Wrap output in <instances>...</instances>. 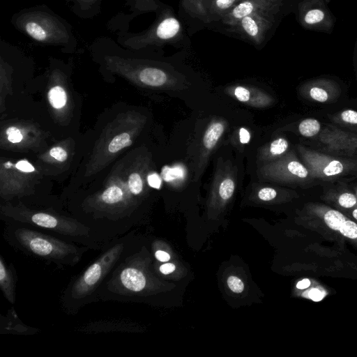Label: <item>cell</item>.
Here are the masks:
<instances>
[{
    "label": "cell",
    "mask_w": 357,
    "mask_h": 357,
    "mask_svg": "<svg viewBox=\"0 0 357 357\" xmlns=\"http://www.w3.org/2000/svg\"><path fill=\"white\" fill-rule=\"evenodd\" d=\"M278 192L275 189L271 187H264L258 191L257 195L259 199L262 201H271L276 197Z\"/></svg>",
    "instance_id": "30"
},
{
    "label": "cell",
    "mask_w": 357,
    "mask_h": 357,
    "mask_svg": "<svg viewBox=\"0 0 357 357\" xmlns=\"http://www.w3.org/2000/svg\"><path fill=\"white\" fill-rule=\"evenodd\" d=\"M321 123L314 118L302 120L298 125V132L306 138L313 139L319 132Z\"/></svg>",
    "instance_id": "25"
},
{
    "label": "cell",
    "mask_w": 357,
    "mask_h": 357,
    "mask_svg": "<svg viewBox=\"0 0 357 357\" xmlns=\"http://www.w3.org/2000/svg\"><path fill=\"white\" fill-rule=\"evenodd\" d=\"M329 206L342 211L357 207V196L348 190H330L322 198Z\"/></svg>",
    "instance_id": "18"
},
{
    "label": "cell",
    "mask_w": 357,
    "mask_h": 357,
    "mask_svg": "<svg viewBox=\"0 0 357 357\" xmlns=\"http://www.w3.org/2000/svg\"><path fill=\"white\" fill-rule=\"evenodd\" d=\"M304 98L319 103H330L336 100L341 94L337 82L328 77H319L304 82L299 89Z\"/></svg>",
    "instance_id": "13"
},
{
    "label": "cell",
    "mask_w": 357,
    "mask_h": 357,
    "mask_svg": "<svg viewBox=\"0 0 357 357\" xmlns=\"http://www.w3.org/2000/svg\"><path fill=\"white\" fill-rule=\"evenodd\" d=\"M175 268L176 267L174 264L172 263H166L160 266V271L165 275H167L172 273Z\"/></svg>",
    "instance_id": "38"
},
{
    "label": "cell",
    "mask_w": 357,
    "mask_h": 357,
    "mask_svg": "<svg viewBox=\"0 0 357 357\" xmlns=\"http://www.w3.org/2000/svg\"><path fill=\"white\" fill-rule=\"evenodd\" d=\"M257 174L263 180L282 183H302L312 179L307 168L293 151L263 164Z\"/></svg>",
    "instance_id": "7"
},
{
    "label": "cell",
    "mask_w": 357,
    "mask_h": 357,
    "mask_svg": "<svg viewBox=\"0 0 357 357\" xmlns=\"http://www.w3.org/2000/svg\"><path fill=\"white\" fill-rule=\"evenodd\" d=\"M239 139L241 144H248L250 139V134L245 128L239 129Z\"/></svg>",
    "instance_id": "37"
},
{
    "label": "cell",
    "mask_w": 357,
    "mask_h": 357,
    "mask_svg": "<svg viewBox=\"0 0 357 357\" xmlns=\"http://www.w3.org/2000/svg\"><path fill=\"white\" fill-rule=\"evenodd\" d=\"M70 11L82 20L93 19L101 13L102 0H65Z\"/></svg>",
    "instance_id": "19"
},
{
    "label": "cell",
    "mask_w": 357,
    "mask_h": 357,
    "mask_svg": "<svg viewBox=\"0 0 357 357\" xmlns=\"http://www.w3.org/2000/svg\"><path fill=\"white\" fill-rule=\"evenodd\" d=\"M277 15L256 13L241 19L231 28L255 44H260L272 27Z\"/></svg>",
    "instance_id": "12"
},
{
    "label": "cell",
    "mask_w": 357,
    "mask_h": 357,
    "mask_svg": "<svg viewBox=\"0 0 357 357\" xmlns=\"http://www.w3.org/2000/svg\"><path fill=\"white\" fill-rule=\"evenodd\" d=\"M354 57H355L356 76V78H357V40H356V46H355V55H354Z\"/></svg>",
    "instance_id": "41"
},
{
    "label": "cell",
    "mask_w": 357,
    "mask_h": 357,
    "mask_svg": "<svg viewBox=\"0 0 357 357\" xmlns=\"http://www.w3.org/2000/svg\"><path fill=\"white\" fill-rule=\"evenodd\" d=\"M131 144L132 141L130 139V135L123 132L114 137L109 144L108 149L111 153H116Z\"/></svg>",
    "instance_id": "28"
},
{
    "label": "cell",
    "mask_w": 357,
    "mask_h": 357,
    "mask_svg": "<svg viewBox=\"0 0 357 357\" xmlns=\"http://www.w3.org/2000/svg\"><path fill=\"white\" fill-rule=\"evenodd\" d=\"M123 192L117 186H112L105 190L102 194V200L107 204H114L123 199Z\"/></svg>",
    "instance_id": "27"
},
{
    "label": "cell",
    "mask_w": 357,
    "mask_h": 357,
    "mask_svg": "<svg viewBox=\"0 0 357 357\" xmlns=\"http://www.w3.org/2000/svg\"><path fill=\"white\" fill-rule=\"evenodd\" d=\"M155 257L158 261L162 262H167L170 259V255L162 250H157L155 252Z\"/></svg>",
    "instance_id": "39"
},
{
    "label": "cell",
    "mask_w": 357,
    "mask_h": 357,
    "mask_svg": "<svg viewBox=\"0 0 357 357\" xmlns=\"http://www.w3.org/2000/svg\"><path fill=\"white\" fill-rule=\"evenodd\" d=\"M50 155L59 161H64L67 159L66 151L61 147H54L50 151Z\"/></svg>",
    "instance_id": "34"
},
{
    "label": "cell",
    "mask_w": 357,
    "mask_h": 357,
    "mask_svg": "<svg viewBox=\"0 0 357 357\" xmlns=\"http://www.w3.org/2000/svg\"><path fill=\"white\" fill-rule=\"evenodd\" d=\"M16 273L11 265L0 257V287L4 297L13 304L15 301Z\"/></svg>",
    "instance_id": "20"
},
{
    "label": "cell",
    "mask_w": 357,
    "mask_h": 357,
    "mask_svg": "<svg viewBox=\"0 0 357 357\" xmlns=\"http://www.w3.org/2000/svg\"><path fill=\"white\" fill-rule=\"evenodd\" d=\"M15 167L20 171L24 172H33L34 167L26 160H20L19 161Z\"/></svg>",
    "instance_id": "36"
},
{
    "label": "cell",
    "mask_w": 357,
    "mask_h": 357,
    "mask_svg": "<svg viewBox=\"0 0 357 357\" xmlns=\"http://www.w3.org/2000/svg\"><path fill=\"white\" fill-rule=\"evenodd\" d=\"M300 223L329 241L349 243L357 250V222L342 211L323 203L306 204L299 215Z\"/></svg>",
    "instance_id": "3"
},
{
    "label": "cell",
    "mask_w": 357,
    "mask_h": 357,
    "mask_svg": "<svg viewBox=\"0 0 357 357\" xmlns=\"http://www.w3.org/2000/svg\"><path fill=\"white\" fill-rule=\"evenodd\" d=\"M296 287L302 290V298L314 302L321 301L328 294V289L314 279L303 278L296 283Z\"/></svg>",
    "instance_id": "21"
},
{
    "label": "cell",
    "mask_w": 357,
    "mask_h": 357,
    "mask_svg": "<svg viewBox=\"0 0 357 357\" xmlns=\"http://www.w3.org/2000/svg\"><path fill=\"white\" fill-rule=\"evenodd\" d=\"M289 142L284 137H278L271 142L259 152V160L266 162L278 159L287 153Z\"/></svg>",
    "instance_id": "22"
},
{
    "label": "cell",
    "mask_w": 357,
    "mask_h": 357,
    "mask_svg": "<svg viewBox=\"0 0 357 357\" xmlns=\"http://www.w3.org/2000/svg\"><path fill=\"white\" fill-rule=\"evenodd\" d=\"M330 0H301L296 9L297 20L305 29L330 34L336 17L328 7Z\"/></svg>",
    "instance_id": "8"
},
{
    "label": "cell",
    "mask_w": 357,
    "mask_h": 357,
    "mask_svg": "<svg viewBox=\"0 0 357 357\" xmlns=\"http://www.w3.org/2000/svg\"><path fill=\"white\" fill-rule=\"evenodd\" d=\"M240 0H190L192 12L200 17L221 18Z\"/></svg>",
    "instance_id": "17"
},
{
    "label": "cell",
    "mask_w": 357,
    "mask_h": 357,
    "mask_svg": "<svg viewBox=\"0 0 357 357\" xmlns=\"http://www.w3.org/2000/svg\"><path fill=\"white\" fill-rule=\"evenodd\" d=\"M48 97L50 104L55 108H61L66 102V92L59 86L52 88L49 92Z\"/></svg>",
    "instance_id": "26"
},
{
    "label": "cell",
    "mask_w": 357,
    "mask_h": 357,
    "mask_svg": "<svg viewBox=\"0 0 357 357\" xmlns=\"http://www.w3.org/2000/svg\"><path fill=\"white\" fill-rule=\"evenodd\" d=\"M344 213L345 215H347L350 218L353 219L356 222H357V207L346 211Z\"/></svg>",
    "instance_id": "40"
},
{
    "label": "cell",
    "mask_w": 357,
    "mask_h": 357,
    "mask_svg": "<svg viewBox=\"0 0 357 357\" xmlns=\"http://www.w3.org/2000/svg\"><path fill=\"white\" fill-rule=\"evenodd\" d=\"M355 195L357 196V186H356L354 189Z\"/></svg>",
    "instance_id": "42"
},
{
    "label": "cell",
    "mask_w": 357,
    "mask_h": 357,
    "mask_svg": "<svg viewBox=\"0 0 357 357\" xmlns=\"http://www.w3.org/2000/svg\"><path fill=\"white\" fill-rule=\"evenodd\" d=\"M18 221L53 231L59 234L75 238H89L91 228L75 220L58 218L43 212L22 213L14 216Z\"/></svg>",
    "instance_id": "9"
},
{
    "label": "cell",
    "mask_w": 357,
    "mask_h": 357,
    "mask_svg": "<svg viewBox=\"0 0 357 357\" xmlns=\"http://www.w3.org/2000/svg\"><path fill=\"white\" fill-rule=\"evenodd\" d=\"M130 190L134 195H139L143 189V181L140 175L137 173H132L128 179Z\"/></svg>",
    "instance_id": "29"
},
{
    "label": "cell",
    "mask_w": 357,
    "mask_h": 357,
    "mask_svg": "<svg viewBox=\"0 0 357 357\" xmlns=\"http://www.w3.org/2000/svg\"><path fill=\"white\" fill-rule=\"evenodd\" d=\"M5 235L17 249L61 265L77 264L86 250L84 248L24 227L10 226Z\"/></svg>",
    "instance_id": "2"
},
{
    "label": "cell",
    "mask_w": 357,
    "mask_h": 357,
    "mask_svg": "<svg viewBox=\"0 0 357 357\" xmlns=\"http://www.w3.org/2000/svg\"><path fill=\"white\" fill-rule=\"evenodd\" d=\"M225 93L236 100L256 108L267 107L274 102L271 96L254 86H230L226 88Z\"/></svg>",
    "instance_id": "16"
},
{
    "label": "cell",
    "mask_w": 357,
    "mask_h": 357,
    "mask_svg": "<svg viewBox=\"0 0 357 357\" xmlns=\"http://www.w3.org/2000/svg\"><path fill=\"white\" fill-rule=\"evenodd\" d=\"M227 284L229 289L234 293H241L244 289L243 282L236 276H230L227 279Z\"/></svg>",
    "instance_id": "31"
},
{
    "label": "cell",
    "mask_w": 357,
    "mask_h": 357,
    "mask_svg": "<svg viewBox=\"0 0 357 357\" xmlns=\"http://www.w3.org/2000/svg\"><path fill=\"white\" fill-rule=\"evenodd\" d=\"M312 139L319 142L326 153L333 155H351L357 151V134L335 126L321 123L319 132Z\"/></svg>",
    "instance_id": "10"
},
{
    "label": "cell",
    "mask_w": 357,
    "mask_h": 357,
    "mask_svg": "<svg viewBox=\"0 0 357 357\" xmlns=\"http://www.w3.org/2000/svg\"><path fill=\"white\" fill-rule=\"evenodd\" d=\"M128 53L132 60L139 66L137 76L140 82L150 86H172L174 88L177 83L174 77L171 76L164 70L146 64L141 59L137 58L135 52L127 49Z\"/></svg>",
    "instance_id": "15"
},
{
    "label": "cell",
    "mask_w": 357,
    "mask_h": 357,
    "mask_svg": "<svg viewBox=\"0 0 357 357\" xmlns=\"http://www.w3.org/2000/svg\"><path fill=\"white\" fill-rule=\"evenodd\" d=\"M126 243H116L104 252L66 291L63 301L70 310L91 301L125 252Z\"/></svg>",
    "instance_id": "4"
},
{
    "label": "cell",
    "mask_w": 357,
    "mask_h": 357,
    "mask_svg": "<svg viewBox=\"0 0 357 357\" xmlns=\"http://www.w3.org/2000/svg\"><path fill=\"white\" fill-rule=\"evenodd\" d=\"M179 21L172 15L162 13L147 29L133 33L130 30L117 31L116 42L123 47L131 50L144 51L160 46L175 38L181 32Z\"/></svg>",
    "instance_id": "5"
},
{
    "label": "cell",
    "mask_w": 357,
    "mask_h": 357,
    "mask_svg": "<svg viewBox=\"0 0 357 357\" xmlns=\"http://www.w3.org/2000/svg\"><path fill=\"white\" fill-rule=\"evenodd\" d=\"M161 177L167 183L173 185L182 184L187 177V169L182 164L172 167L164 166L161 171Z\"/></svg>",
    "instance_id": "23"
},
{
    "label": "cell",
    "mask_w": 357,
    "mask_h": 357,
    "mask_svg": "<svg viewBox=\"0 0 357 357\" xmlns=\"http://www.w3.org/2000/svg\"><path fill=\"white\" fill-rule=\"evenodd\" d=\"M149 185L156 189H159L162 184L161 177L156 173H152L147 177Z\"/></svg>",
    "instance_id": "35"
},
{
    "label": "cell",
    "mask_w": 357,
    "mask_h": 357,
    "mask_svg": "<svg viewBox=\"0 0 357 357\" xmlns=\"http://www.w3.org/2000/svg\"><path fill=\"white\" fill-rule=\"evenodd\" d=\"M297 150L312 179L329 181L357 176V160L317 151L303 145H298Z\"/></svg>",
    "instance_id": "6"
},
{
    "label": "cell",
    "mask_w": 357,
    "mask_h": 357,
    "mask_svg": "<svg viewBox=\"0 0 357 357\" xmlns=\"http://www.w3.org/2000/svg\"><path fill=\"white\" fill-rule=\"evenodd\" d=\"M272 3L281 5L284 9L288 10H296L298 3L301 0H266Z\"/></svg>",
    "instance_id": "32"
},
{
    "label": "cell",
    "mask_w": 357,
    "mask_h": 357,
    "mask_svg": "<svg viewBox=\"0 0 357 357\" xmlns=\"http://www.w3.org/2000/svg\"><path fill=\"white\" fill-rule=\"evenodd\" d=\"M10 24L40 45L57 47L65 53L74 52L78 46L71 24L45 4L18 10L12 15Z\"/></svg>",
    "instance_id": "1"
},
{
    "label": "cell",
    "mask_w": 357,
    "mask_h": 357,
    "mask_svg": "<svg viewBox=\"0 0 357 357\" xmlns=\"http://www.w3.org/2000/svg\"><path fill=\"white\" fill-rule=\"evenodd\" d=\"M335 123L357 131V111L346 109L332 116Z\"/></svg>",
    "instance_id": "24"
},
{
    "label": "cell",
    "mask_w": 357,
    "mask_h": 357,
    "mask_svg": "<svg viewBox=\"0 0 357 357\" xmlns=\"http://www.w3.org/2000/svg\"><path fill=\"white\" fill-rule=\"evenodd\" d=\"M283 7L266 0H240L222 17V21L231 27L243 17L256 13H270L275 15L283 12Z\"/></svg>",
    "instance_id": "14"
},
{
    "label": "cell",
    "mask_w": 357,
    "mask_h": 357,
    "mask_svg": "<svg viewBox=\"0 0 357 357\" xmlns=\"http://www.w3.org/2000/svg\"><path fill=\"white\" fill-rule=\"evenodd\" d=\"M226 128L227 121L222 118H214L208 123L202 139L195 167V181H198L205 171L209 158L223 136Z\"/></svg>",
    "instance_id": "11"
},
{
    "label": "cell",
    "mask_w": 357,
    "mask_h": 357,
    "mask_svg": "<svg viewBox=\"0 0 357 357\" xmlns=\"http://www.w3.org/2000/svg\"><path fill=\"white\" fill-rule=\"evenodd\" d=\"M8 139L12 143L20 142L23 137L20 130L15 127H10L6 130Z\"/></svg>",
    "instance_id": "33"
}]
</instances>
